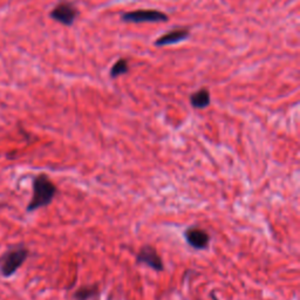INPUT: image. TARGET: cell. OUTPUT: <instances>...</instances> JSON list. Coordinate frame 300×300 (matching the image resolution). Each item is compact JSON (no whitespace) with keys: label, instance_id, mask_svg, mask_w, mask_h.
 I'll return each mask as SVG.
<instances>
[{"label":"cell","instance_id":"obj_8","mask_svg":"<svg viewBox=\"0 0 300 300\" xmlns=\"http://www.w3.org/2000/svg\"><path fill=\"white\" fill-rule=\"evenodd\" d=\"M190 103L196 109H204L210 104V93L208 89H200L190 96Z\"/></svg>","mask_w":300,"mask_h":300},{"label":"cell","instance_id":"obj_4","mask_svg":"<svg viewBox=\"0 0 300 300\" xmlns=\"http://www.w3.org/2000/svg\"><path fill=\"white\" fill-rule=\"evenodd\" d=\"M136 262L139 263V264H144L152 267L153 270L159 271V272L164 270L162 258L160 257V254L157 253L155 247L152 245H144L141 247L139 253H137L136 256Z\"/></svg>","mask_w":300,"mask_h":300},{"label":"cell","instance_id":"obj_1","mask_svg":"<svg viewBox=\"0 0 300 300\" xmlns=\"http://www.w3.org/2000/svg\"><path fill=\"white\" fill-rule=\"evenodd\" d=\"M55 195V184L50 180V177L46 174H40L33 180V196H32L30 204L27 205V211L32 212L50 205Z\"/></svg>","mask_w":300,"mask_h":300},{"label":"cell","instance_id":"obj_9","mask_svg":"<svg viewBox=\"0 0 300 300\" xmlns=\"http://www.w3.org/2000/svg\"><path fill=\"white\" fill-rule=\"evenodd\" d=\"M97 293H99V289L96 285H87L80 287L74 293V298L76 300H89L94 298Z\"/></svg>","mask_w":300,"mask_h":300},{"label":"cell","instance_id":"obj_6","mask_svg":"<svg viewBox=\"0 0 300 300\" xmlns=\"http://www.w3.org/2000/svg\"><path fill=\"white\" fill-rule=\"evenodd\" d=\"M184 238L188 244L196 250H205L209 246L210 236L205 230L191 226L186 229L184 232Z\"/></svg>","mask_w":300,"mask_h":300},{"label":"cell","instance_id":"obj_5","mask_svg":"<svg viewBox=\"0 0 300 300\" xmlns=\"http://www.w3.org/2000/svg\"><path fill=\"white\" fill-rule=\"evenodd\" d=\"M79 12L74 5L71 3H61L51 12V18L65 26H72Z\"/></svg>","mask_w":300,"mask_h":300},{"label":"cell","instance_id":"obj_2","mask_svg":"<svg viewBox=\"0 0 300 300\" xmlns=\"http://www.w3.org/2000/svg\"><path fill=\"white\" fill-rule=\"evenodd\" d=\"M28 257V249L24 245H14L10 247L0 257V272L5 278L13 275L26 262Z\"/></svg>","mask_w":300,"mask_h":300},{"label":"cell","instance_id":"obj_10","mask_svg":"<svg viewBox=\"0 0 300 300\" xmlns=\"http://www.w3.org/2000/svg\"><path fill=\"white\" fill-rule=\"evenodd\" d=\"M128 71H129V66H128L127 60L120 59L119 61H116L114 63V66L112 67L111 73H109V74H111L113 79H115V78H117V76L123 75V74H125V73H128Z\"/></svg>","mask_w":300,"mask_h":300},{"label":"cell","instance_id":"obj_3","mask_svg":"<svg viewBox=\"0 0 300 300\" xmlns=\"http://www.w3.org/2000/svg\"><path fill=\"white\" fill-rule=\"evenodd\" d=\"M122 22L141 24V23H165L168 22L167 14L155 10H137L134 12H127L122 17Z\"/></svg>","mask_w":300,"mask_h":300},{"label":"cell","instance_id":"obj_7","mask_svg":"<svg viewBox=\"0 0 300 300\" xmlns=\"http://www.w3.org/2000/svg\"><path fill=\"white\" fill-rule=\"evenodd\" d=\"M189 34L190 32L189 30H186V28H177V30H174L167 34L160 36V38L155 41V45L159 47H163L168 46V45L182 42L188 39Z\"/></svg>","mask_w":300,"mask_h":300}]
</instances>
